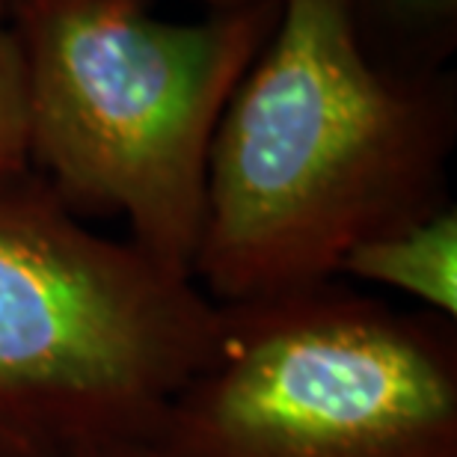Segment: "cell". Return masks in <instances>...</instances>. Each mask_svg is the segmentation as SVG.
I'll use <instances>...</instances> for the list:
<instances>
[{
  "label": "cell",
  "instance_id": "obj_5",
  "mask_svg": "<svg viewBox=\"0 0 457 457\" xmlns=\"http://www.w3.org/2000/svg\"><path fill=\"white\" fill-rule=\"evenodd\" d=\"M347 277L422 300L428 312L457 315V214L452 205L374 241L342 262Z\"/></svg>",
  "mask_w": 457,
  "mask_h": 457
},
{
  "label": "cell",
  "instance_id": "obj_2",
  "mask_svg": "<svg viewBox=\"0 0 457 457\" xmlns=\"http://www.w3.org/2000/svg\"><path fill=\"white\" fill-rule=\"evenodd\" d=\"M279 0L161 21L149 0H9L24 60L30 167L75 214H122L131 244L194 277L205 170Z\"/></svg>",
  "mask_w": 457,
  "mask_h": 457
},
{
  "label": "cell",
  "instance_id": "obj_9",
  "mask_svg": "<svg viewBox=\"0 0 457 457\" xmlns=\"http://www.w3.org/2000/svg\"><path fill=\"white\" fill-rule=\"evenodd\" d=\"M217 6H235V4H246V0H212Z\"/></svg>",
  "mask_w": 457,
  "mask_h": 457
},
{
  "label": "cell",
  "instance_id": "obj_7",
  "mask_svg": "<svg viewBox=\"0 0 457 457\" xmlns=\"http://www.w3.org/2000/svg\"><path fill=\"white\" fill-rule=\"evenodd\" d=\"M383 12L413 27H445L454 21L457 0H378Z\"/></svg>",
  "mask_w": 457,
  "mask_h": 457
},
{
  "label": "cell",
  "instance_id": "obj_4",
  "mask_svg": "<svg viewBox=\"0 0 457 457\" xmlns=\"http://www.w3.org/2000/svg\"><path fill=\"white\" fill-rule=\"evenodd\" d=\"M154 436L172 457H457V327L336 282L217 303Z\"/></svg>",
  "mask_w": 457,
  "mask_h": 457
},
{
  "label": "cell",
  "instance_id": "obj_1",
  "mask_svg": "<svg viewBox=\"0 0 457 457\" xmlns=\"http://www.w3.org/2000/svg\"><path fill=\"white\" fill-rule=\"evenodd\" d=\"M454 98L374 62L353 0H279L217 122L194 279L214 303L333 282L356 246L449 205Z\"/></svg>",
  "mask_w": 457,
  "mask_h": 457
},
{
  "label": "cell",
  "instance_id": "obj_3",
  "mask_svg": "<svg viewBox=\"0 0 457 457\" xmlns=\"http://www.w3.org/2000/svg\"><path fill=\"white\" fill-rule=\"evenodd\" d=\"M217 324L190 273L89 232L36 172L0 190V457L152 436Z\"/></svg>",
  "mask_w": 457,
  "mask_h": 457
},
{
  "label": "cell",
  "instance_id": "obj_6",
  "mask_svg": "<svg viewBox=\"0 0 457 457\" xmlns=\"http://www.w3.org/2000/svg\"><path fill=\"white\" fill-rule=\"evenodd\" d=\"M30 172L24 60L9 21V0H0V190L27 179Z\"/></svg>",
  "mask_w": 457,
  "mask_h": 457
},
{
  "label": "cell",
  "instance_id": "obj_8",
  "mask_svg": "<svg viewBox=\"0 0 457 457\" xmlns=\"http://www.w3.org/2000/svg\"><path fill=\"white\" fill-rule=\"evenodd\" d=\"M71 457H172V454L152 434V436H122V440L96 443L75 452Z\"/></svg>",
  "mask_w": 457,
  "mask_h": 457
}]
</instances>
